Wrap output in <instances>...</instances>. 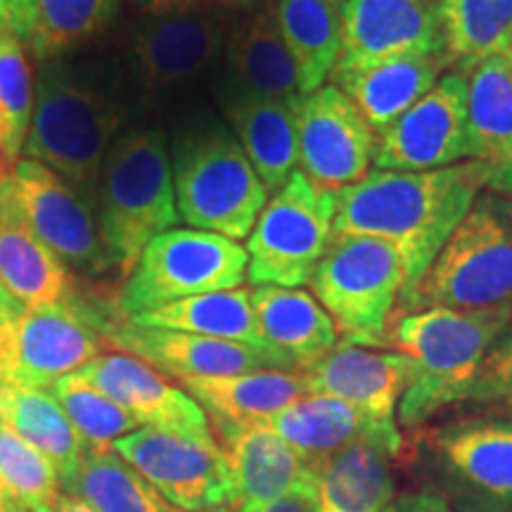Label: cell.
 <instances>
[{"instance_id": "6da1fadb", "label": "cell", "mask_w": 512, "mask_h": 512, "mask_svg": "<svg viewBox=\"0 0 512 512\" xmlns=\"http://www.w3.org/2000/svg\"><path fill=\"white\" fill-rule=\"evenodd\" d=\"M482 190V169L472 159L432 171L375 169L335 190V235L394 242L411 254L420 278Z\"/></svg>"}, {"instance_id": "7a4b0ae2", "label": "cell", "mask_w": 512, "mask_h": 512, "mask_svg": "<svg viewBox=\"0 0 512 512\" xmlns=\"http://www.w3.org/2000/svg\"><path fill=\"white\" fill-rule=\"evenodd\" d=\"M512 311L422 309L392 318L387 344L411 358V380L399 403L408 430L467 401L491 344Z\"/></svg>"}, {"instance_id": "3957f363", "label": "cell", "mask_w": 512, "mask_h": 512, "mask_svg": "<svg viewBox=\"0 0 512 512\" xmlns=\"http://www.w3.org/2000/svg\"><path fill=\"white\" fill-rule=\"evenodd\" d=\"M121 110L93 79L60 60L38 69L34 114L24 152L64 178L88 204L98 202L102 164Z\"/></svg>"}, {"instance_id": "277c9868", "label": "cell", "mask_w": 512, "mask_h": 512, "mask_svg": "<svg viewBox=\"0 0 512 512\" xmlns=\"http://www.w3.org/2000/svg\"><path fill=\"white\" fill-rule=\"evenodd\" d=\"M422 309L512 311V200L496 192L477 197L399 299V313Z\"/></svg>"}, {"instance_id": "5b68a950", "label": "cell", "mask_w": 512, "mask_h": 512, "mask_svg": "<svg viewBox=\"0 0 512 512\" xmlns=\"http://www.w3.org/2000/svg\"><path fill=\"white\" fill-rule=\"evenodd\" d=\"M98 207L102 245L128 278L145 247L181 221L164 131L131 128L114 140L102 164Z\"/></svg>"}, {"instance_id": "8992f818", "label": "cell", "mask_w": 512, "mask_h": 512, "mask_svg": "<svg viewBox=\"0 0 512 512\" xmlns=\"http://www.w3.org/2000/svg\"><path fill=\"white\" fill-rule=\"evenodd\" d=\"M415 280L411 254L394 242L332 235L309 285L342 342L375 349L387 344L399 299Z\"/></svg>"}, {"instance_id": "52a82bcc", "label": "cell", "mask_w": 512, "mask_h": 512, "mask_svg": "<svg viewBox=\"0 0 512 512\" xmlns=\"http://www.w3.org/2000/svg\"><path fill=\"white\" fill-rule=\"evenodd\" d=\"M171 166L178 219L235 242L249 238L268 190L228 126L185 128L176 138Z\"/></svg>"}, {"instance_id": "ba28073f", "label": "cell", "mask_w": 512, "mask_h": 512, "mask_svg": "<svg viewBox=\"0 0 512 512\" xmlns=\"http://www.w3.org/2000/svg\"><path fill=\"white\" fill-rule=\"evenodd\" d=\"M110 318L72 294L60 304L24 309L0 292V382L50 389L98 358Z\"/></svg>"}, {"instance_id": "9c48e42d", "label": "cell", "mask_w": 512, "mask_h": 512, "mask_svg": "<svg viewBox=\"0 0 512 512\" xmlns=\"http://www.w3.org/2000/svg\"><path fill=\"white\" fill-rule=\"evenodd\" d=\"M247 249L240 242L197 228H171L157 235L126 278L119 311L126 320L181 299L242 287Z\"/></svg>"}, {"instance_id": "30bf717a", "label": "cell", "mask_w": 512, "mask_h": 512, "mask_svg": "<svg viewBox=\"0 0 512 512\" xmlns=\"http://www.w3.org/2000/svg\"><path fill=\"white\" fill-rule=\"evenodd\" d=\"M335 190L294 171L247 238V280L254 287H302L328 252L335 235Z\"/></svg>"}, {"instance_id": "8fae6325", "label": "cell", "mask_w": 512, "mask_h": 512, "mask_svg": "<svg viewBox=\"0 0 512 512\" xmlns=\"http://www.w3.org/2000/svg\"><path fill=\"white\" fill-rule=\"evenodd\" d=\"M427 470L456 512H512V418H470L427 439Z\"/></svg>"}, {"instance_id": "7c38bea8", "label": "cell", "mask_w": 512, "mask_h": 512, "mask_svg": "<svg viewBox=\"0 0 512 512\" xmlns=\"http://www.w3.org/2000/svg\"><path fill=\"white\" fill-rule=\"evenodd\" d=\"M112 448L181 510H233V470L214 434L140 427L114 441Z\"/></svg>"}, {"instance_id": "4fadbf2b", "label": "cell", "mask_w": 512, "mask_h": 512, "mask_svg": "<svg viewBox=\"0 0 512 512\" xmlns=\"http://www.w3.org/2000/svg\"><path fill=\"white\" fill-rule=\"evenodd\" d=\"M470 88L448 72L425 98L377 136L375 169L432 171L470 162Z\"/></svg>"}, {"instance_id": "5bb4252c", "label": "cell", "mask_w": 512, "mask_h": 512, "mask_svg": "<svg viewBox=\"0 0 512 512\" xmlns=\"http://www.w3.org/2000/svg\"><path fill=\"white\" fill-rule=\"evenodd\" d=\"M297 140L299 171L328 190L358 183L375 162L377 133L335 83L299 98Z\"/></svg>"}, {"instance_id": "9a60e30c", "label": "cell", "mask_w": 512, "mask_h": 512, "mask_svg": "<svg viewBox=\"0 0 512 512\" xmlns=\"http://www.w3.org/2000/svg\"><path fill=\"white\" fill-rule=\"evenodd\" d=\"M8 176L24 221L60 256L64 266L91 275L110 271L114 264L102 245L91 204L72 185L29 157L19 159Z\"/></svg>"}, {"instance_id": "2e32d148", "label": "cell", "mask_w": 512, "mask_h": 512, "mask_svg": "<svg viewBox=\"0 0 512 512\" xmlns=\"http://www.w3.org/2000/svg\"><path fill=\"white\" fill-rule=\"evenodd\" d=\"M401 57L444 60L437 0H344L342 55L332 76Z\"/></svg>"}, {"instance_id": "e0dca14e", "label": "cell", "mask_w": 512, "mask_h": 512, "mask_svg": "<svg viewBox=\"0 0 512 512\" xmlns=\"http://www.w3.org/2000/svg\"><path fill=\"white\" fill-rule=\"evenodd\" d=\"M228 36L226 15L216 12H147L133 31V69L145 91H169L200 76L226 50Z\"/></svg>"}, {"instance_id": "ac0fdd59", "label": "cell", "mask_w": 512, "mask_h": 512, "mask_svg": "<svg viewBox=\"0 0 512 512\" xmlns=\"http://www.w3.org/2000/svg\"><path fill=\"white\" fill-rule=\"evenodd\" d=\"M107 344L121 354H131L162 375L192 380V377H228L252 370H294L283 354L261 351L228 339L190 335V332L145 328L131 320L112 323L105 332Z\"/></svg>"}, {"instance_id": "d6986e66", "label": "cell", "mask_w": 512, "mask_h": 512, "mask_svg": "<svg viewBox=\"0 0 512 512\" xmlns=\"http://www.w3.org/2000/svg\"><path fill=\"white\" fill-rule=\"evenodd\" d=\"M302 375L309 394L344 401L375 425L399 430L396 413L411 380L408 356L339 342L328 356L306 368Z\"/></svg>"}, {"instance_id": "ffe728a7", "label": "cell", "mask_w": 512, "mask_h": 512, "mask_svg": "<svg viewBox=\"0 0 512 512\" xmlns=\"http://www.w3.org/2000/svg\"><path fill=\"white\" fill-rule=\"evenodd\" d=\"M214 427L233 470L235 503L230 512L256 508L287 494H313L318 463L302 456L264 422H216Z\"/></svg>"}, {"instance_id": "44dd1931", "label": "cell", "mask_w": 512, "mask_h": 512, "mask_svg": "<svg viewBox=\"0 0 512 512\" xmlns=\"http://www.w3.org/2000/svg\"><path fill=\"white\" fill-rule=\"evenodd\" d=\"M107 399L140 422V427H159L188 434H214L207 413L181 387L131 354H100L76 370Z\"/></svg>"}, {"instance_id": "7402d4cb", "label": "cell", "mask_w": 512, "mask_h": 512, "mask_svg": "<svg viewBox=\"0 0 512 512\" xmlns=\"http://www.w3.org/2000/svg\"><path fill=\"white\" fill-rule=\"evenodd\" d=\"M0 292L24 309L72 297V275L24 221L8 174L0 178Z\"/></svg>"}, {"instance_id": "603a6c76", "label": "cell", "mask_w": 512, "mask_h": 512, "mask_svg": "<svg viewBox=\"0 0 512 512\" xmlns=\"http://www.w3.org/2000/svg\"><path fill=\"white\" fill-rule=\"evenodd\" d=\"M266 425L313 463H320V460L335 456L342 448L361 444V441L380 446L394 460L403 451L399 430L375 425L349 403L320 394L302 396L280 413H275Z\"/></svg>"}, {"instance_id": "cb8c5ba5", "label": "cell", "mask_w": 512, "mask_h": 512, "mask_svg": "<svg viewBox=\"0 0 512 512\" xmlns=\"http://www.w3.org/2000/svg\"><path fill=\"white\" fill-rule=\"evenodd\" d=\"M297 105L299 100H275L230 86L223 95L230 131L266 185L268 195H275L297 171Z\"/></svg>"}, {"instance_id": "d4e9b609", "label": "cell", "mask_w": 512, "mask_h": 512, "mask_svg": "<svg viewBox=\"0 0 512 512\" xmlns=\"http://www.w3.org/2000/svg\"><path fill=\"white\" fill-rule=\"evenodd\" d=\"M470 88V159L484 188L512 197V64L491 60L467 74Z\"/></svg>"}, {"instance_id": "484cf974", "label": "cell", "mask_w": 512, "mask_h": 512, "mask_svg": "<svg viewBox=\"0 0 512 512\" xmlns=\"http://www.w3.org/2000/svg\"><path fill=\"white\" fill-rule=\"evenodd\" d=\"M252 306L268 347L283 354L299 373L339 344L335 320L302 287H254Z\"/></svg>"}, {"instance_id": "4316f807", "label": "cell", "mask_w": 512, "mask_h": 512, "mask_svg": "<svg viewBox=\"0 0 512 512\" xmlns=\"http://www.w3.org/2000/svg\"><path fill=\"white\" fill-rule=\"evenodd\" d=\"M183 389L200 403L214 425H266L275 413L309 394L302 373L275 368L228 377H192L183 380Z\"/></svg>"}, {"instance_id": "83f0119b", "label": "cell", "mask_w": 512, "mask_h": 512, "mask_svg": "<svg viewBox=\"0 0 512 512\" xmlns=\"http://www.w3.org/2000/svg\"><path fill=\"white\" fill-rule=\"evenodd\" d=\"M226 62L230 88L275 100H299L304 95L297 62L275 24L271 3L228 36Z\"/></svg>"}, {"instance_id": "f1b7e54d", "label": "cell", "mask_w": 512, "mask_h": 512, "mask_svg": "<svg viewBox=\"0 0 512 512\" xmlns=\"http://www.w3.org/2000/svg\"><path fill=\"white\" fill-rule=\"evenodd\" d=\"M446 69L439 57H401L330 76L337 88L349 95L373 131L380 136L403 112L425 98Z\"/></svg>"}, {"instance_id": "f546056e", "label": "cell", "mask_w": 512, "mask_h": 512, "mask_svg": "<svg viewBox=\"0 0 512 512\" xmlns=\"http://www.w3.org/2000/svg\"><path fill=\"white\" fill-rule=\"evenodd\" d=\"M392 456L361 441L320 460L313 512H384L394 501Z\"/></svg>"}, {"instance_id": "4dcf8cb0", "label": "cell", "mask_w": 512, "mask_h": 512, "mask_svg": "<svg viewBox=\"0 0 512 512\" xmlns=\"http://www.w3.org/2000/svg\"><path fill=\"white\" fill-rule=\"evenodd\" d=\"M271 10L297 62L302 93L318 91L342 55L344 0H271Z\"/></svg>"}, {"instance_id": "1f68e13d", "label": "cell", "mask_w": 512, "mask_h": 512, "mask_svg": "<svg viewBox=\"0 0 512 512\" xmlns=\"http://www.w3.org/2000/svg\"><path fill=\"white\" fill-rule=\"evenodd\" d=\"M446 69L470 74L479 64H512V0H437Z\"/></svg>"}, {"instance_id": "d6a6232c", "label": "cell", "mask_w": 512, "mask_h": 512, "mask_svg": "<svg viewBox=\"0 0 512 512\" xmlns=\"http://www.w3.org/2000/svg\"><path fill=\"white\" fill-rule=\"evenodd\" d=\"M0 422L57 467L60 482L86 458L88 446L48 389H27L0 382Z\"/></svg>"}, {"instance_id": "836d02e7", "label": "cell", "mask_w": 512, "mask_h": 512, "mask_svg": "<svg viewBox=\"0 0 512 512\" xmlns=\"http://www.w3.org/2000/svg\"><path fill=\"white\" fill-rule=\"evenodd\" d=\"M131 323L145 325V328L178 330L190 332V335L228 339V342L247 344V347L261 351H275L268 347L264 335H261L259 323H256L254 316L252 290H247V287L181 299V302L131 318Z\"/></svg>"}, {"instance_id": "e575fe53", "label": "cell", "mask_w": 512, "mask_h": 512, "mask_svg": "<svg viewBox=\"0 0 512 512\" xmlns=\"http://www.w3.org/2000/svg\"><path fill=\"white\" fill-rule=\"evenodd\" d=\"M62 494L81 498L98 512H185L164 498L114 448H88Z\"/></svg>"}, {"instance_id": "d590c367", "label": "cell", "mask_w": 512, "mask_h": 512, "mask_svg": "<svg viewBox=\"0 0 512 512\" xmlns=\"http://www.w3.org/2000/svg\"><path fill=\"white\" fill-rule=\"evenodd\" d=\"M121 0H36L27 50L48 62L69 53L110 24Z\"/></svg>"}, {"instance_id": "8d00e7d4", "label": "cell", "mask_w": 512, "mask_h": 512, "mask_svg": "<svg viewBox=\"0 0 512 512\" xmlns=\"http://www.w3.org/2000/svg\"><path fill=\"white\" fill-rule=\"evenodd\" d=\"M48 392L55 396L88 448H112L117 439L140 430L136 418L76 373L62 377Z\"/></svg>"}, {"instance_id": "74e56055", "label": "cell", "mask_w": 512, "mask_h": 512, "mask_svg": "<svg viewBox=\"0 0 512 512\" xmlns=\"http://www.w3.org/2000/svg\"><path fill=\"white\" fill-rule=\"evenodd\" d=\"M34 76L27 46L10 34H0V117L5 126V143L0 162L12 169L27 143L31 114H34Z\"/></svg>"}, {"instance_id": "f35d334b", "label": "cell", "mask_w": 512, "mask_h": 512, "mask_svg": "<svg viewBox=\"0 0 512 512\" xmlns=\"http://www.w3.org/2000/svg\"><path fill=\"white\" fill-rule=\"evenodd\" d=\"M0 486L31 505L57 508L62 482L57 467L38 448L0 422Z\"/></svg>"}, {"instance_id": "ab89813d", "label": "cell", "mask_w": 512, "mask_h": 512, "mask_svg": "<svg viewBox=\"0 0 512 512\" xmlns=\"http://www.w3.org/2000/svg\"><path fill=\"white\" fill-rule=\"evenodd\" d=\"M467 401L498 408L512 418V318L491 344Z\"/></svg>"}, {"instance_id": "60d3db41", "label": "cell", "mask_w": 512, "mask_h": 512, "mask_svg": "<svg viewBox=\"0 0 512 512\" xmlns=\"http://www.w3.org/2000/svg\"><path fill=\"white\" fill-rule=\"evenodd\" d=\"M147 12H166V10H200V12H216V15H226V12L252 10L261 3H271V0H138Z\"/></svg>"}, {"instance_id": "b9f144b4", "label": "cell", "mask_w": 512, "mask_h": 512, "mask_svg": "<svg viewBox=\"0 0 512 512\" xmlns=\"http://www.w3.org/2000/svg\"><path fill=\"white\" fill-rule=\"evenodd\" d=\"M36 0H0V34H10L27 43L34 22Z\"/></svg>"}, {"instance_id": "7bdbcfd3", "label": "cell", "mask_w": 512, "mask_h": 512, "mask_svg": "<svg viewBox=\"0 0 512 512\" xmlns=\"http://www.w3.org/2000/svg\"><path fill=\"white\" fill-rule=\"evenodd\" d=\"M384 512H456L437 491H406L394 496Z\"/></svg>"}, {"instance_id": "ee69618b", "label": "cell", "mask_w": 512, "mask_h": 512, "mask_svg": "<svg viewBox=\"0 0 512 512\" xmlns=\"http://www.w3.org/2000/svg\"><path fill=\"white\" fill-rule=\"evenodd\" d=\"M242 512H313V494H287Z\"/></svg>"}, {"instance_id": "f6af8a7d", "label": "cell", "mask_w": 512, "mask_h": 512, "mask_svg": "<svg viewBox=\"0 0 512 512\" xmlns=\"http://www.w3.org/2000/svg\"><path fill=\"white\" fill-rule=\"evenodd\" d=\"M0 512H57V508H46V505H31L22 498L12 496L0 486Z\"/></svg>"}, {"instance_id": "bcb514c9", "label": "cell", "mask_w": 512, "mask_h": 512, "mask_svg": "<svg viewBox=\"0 0 512 512\" xmlns=\"http://www.w3.org/2000/svg\"><path fill=\"white\" fill-rule=\"evenodd\" d=\"M57 512H98V510H93L91 505L83 503L81 498L62 494L60 501H57Z\"/></svg>"}, {"instance_id": "7dc6e473", "label": "cell", "mask_w": 512, "mask_h": 512, "mask_svg": "<svg viewBox=\"0 0 512 512\" xmlns=\"http://www.w3.org/2000/svg\"><path fill=\"white\" fill-rule=\"evenodd\" d=\"M3 143H5V126H3V117H0V152H3Z\"/></svg>"}, {"instance_id": "c3c4849f", "label": "cell", "mask_w": 512, "mask_h": 512, "mask_svg": "<svg viewBox=\"0 0 512 512\" xmlns=\"http://www.w3.org/2000/svg\"><path fill=\"white\" fill-rule=\"evenodd\" d=\"M8 171H10V169H8V166H5L3 162H0V178H3L5 174H8Z\"/></svg>"}]
</instances>
